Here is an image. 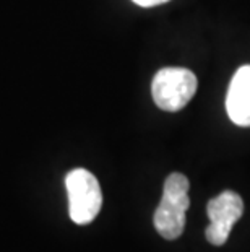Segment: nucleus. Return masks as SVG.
<instances>
[{
    "label": "nucleus",
    "mask_w": 250,
    "mask_h": 252,
    "mask_svg": "<svg viewBox=\"0 0 250 252\" xmlns=\"http://www.w3.org/2000/svg\"><path fill=\"white\" fill-rule=\"evenodd\" d=\"M137 5L140 7H156V5H161V3H166L169 0H134Z\"/></svg>",
    "instance_id": "obj_6"
},
{
    "label": "nucleus",
    "mask_w": 250,
    "mask_h": 252,
    "mask_svg": "<svg viewBox=\"0 0 250 252\" xmlns=\"http://www.w3.org/2000/svg\"><path fill=\"white\" fill-rule=\"evenodd\" d=\"M226 111L236 126L250 127V65L234 73L226 96Z\"/></svg>",
    "instance_id": "obj_5"
},
{
    "label": "nucleus",
    "mask_w": 250,
    "mask_h": 252,
    "mask_svg": "<svg viewBox=\"0 0 250 252\" xmlns=\"http://www.w3.org/2000/svg\"><path fill=\"white\" fill-rule=\"evenodd\" d=\"M65 187L72 221L77 224L91 223L103 207V192L96 176L88 169L77 168L67 174Z\"/></svg>",
    "instance_id": "obj_2"
},
{
    "label": "nucleus",
    "mask_w": 250,
    "mask_h": 252,
    "mask_svg": "<svg viewBox=\"0 0 250 252\" xmlns=\"http://www.w3.org/2000/svg\"><path fill=\"white\" fill-rule=\"evenodd\" d=\"M189 205V179L180 173L169 174L164 182L163 198L154 212V228L164 239H177L184 233Z\"/></svg>",
    "instance_id": "obj_1"
},
{
    "label": "nucleus",
    "mask_w": 250,
    "mask_h": 252,
    "mask_svg": "<svg viewBox=\"0 0 250 252\" xmlns=\"http://www.w3.org/2000/svg\"><path fill=\"white\" fill-rule=\"evenodd\" d=\"M210 224L205 236L213 246H222L229 238L232 226L241 220L244 213V202L239 194L232 190H224L208 202L206 207Z\"/></svg>",
    "instance_id": "obj_4"
},
{
    "label": "nucleus",
    "mask_w": 250,
    "mask_h": 252,
    "mask_svg": "<svg viewBox=\"0 0 250 252\" xmlns=\"http://www.w3.org/2000/svg\"><path fill=\"white\" fill-rule=\"evenodd\" d=\"M196 91V77L189 68L166 67L153 78L151 94L154 104L167 112H177L189 104Z\"/></svg>",
    "instance_id": "obj_3"
}]
</instances>
